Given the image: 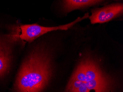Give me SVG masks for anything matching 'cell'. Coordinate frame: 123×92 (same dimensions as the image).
I'll list each match as a JSON object with an SVG mask.
<instances>
[{
    "instance_id": "1",
    "label": "cell",
    "mask_w": 123,
    "mask_h": 92,
    "mask_svg": "<svg viewBox=\"0 0 123 92\" xmlns=\"http://www.w3.org/2000/svg\"><path fill=\"white\" fill-rule=\"evenodd\" d=\"M52 57L44 45L35 47L22 63L15 81L17 92H43L53 74Z\"/></svg>"
},
{
    "instance_id": "2",
    "label": "cell",
    "mask_w": 123,
    "mask_h": 92,
    "mask_svg": "<svg viewBox=\"0 0 123 92\" xmlns=\"http://www.w3.org/2000/svg\"><path fill=\"white\" fill-rule=\"evenodd\" d=\"M117 88L115 80L98 62L86 59L78 63L64 92H116Z\"/></svg>"
},
{
    "instance_id": "3",
    "label": "cell",
    "mask_w": 123,
    "mask_h": 92,
    "mask_svg": "<svg viewBox=\"0 0 123 92\" xmlns=\"http://www.w3.org/2000/svg\"><path fill=\"white\" fill-rule=\"evenodd\" d=\"M89 16V13H87L82 18L79 17L71 23L56 27H43L37 24L21 25L18 31L10 35V36L13 41L18 39L25 42L31 43L36 39L49 32L58 30H68L78 22L87 18Z\"/></svg>"
},
{
    "instance_id": "4",
    "label": "cell",
    "mask_w": 123,
    "mask_h": 92,
    "mask_svg": "<svg viewBox=\"0 0 123 92\" xmlns=\"http://www.w3.org/2000/svg\"><path fill=\"white\" fill-rule=\"evenodd\" d=\"M122 3H114L92 10L89 17L91 23H104L108 22L123 13Z\"/></svg>"
},
{
    "instance_id": "5",
    "label": "cell",
    "mask_w": 123,
    "mask_h": 92,
    "mask_svg": "<svg viewBox=\"0 0 123 92\" xmlns=\"http://www.w3.org/2000/svg\"><path fill=\"white\" fill-rule=\"evenodd\" d=\"M10 36L0 37V78L8 73L12 61V49Z\"/></svg>"
},
{
    "instance_id": "6",
    "label": "cell",
    "mask_w": 123,
    "mask_h": 92,
    "mask_svg": "<svg viewBox=\"0 0 123 92\" xmlns=\"http://www.w3.org/2000/svg\"><path fill=\"white\" fill-rule=\"evenodd\" d=\"M104 1L100 0H66L63 2V6L67 12L96 5Z\"/></svg>"
}]
</instances>
